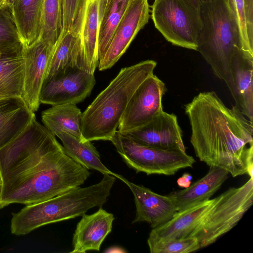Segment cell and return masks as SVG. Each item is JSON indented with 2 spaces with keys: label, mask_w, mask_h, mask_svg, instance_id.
<instances>
[{
  "label": "cell",
  "mask_w": 253,
  "mask_h": 253,
  "mask_svg": "<svg viewBox=\"0 0 253 253\" xmlns=\"http://www.w3.org/2000/svg\"><path fill=\"white\" fill-rule=\"evenodd\" d=\"M111 141L125 163L137 173L171 175L181 169L192 168L195 162L186 152L140 145L118 130Z\"/></svg>",
  "instance_id": "8"
},
{
  "label": "cell",
  "mask_w": 253,
  "mask_h": 253,
  "mask_svg": "<svg viewBox=\"0 0 253 253\" xmlns=\"http://www.w3.org/2000/svg\"><path fill=\"white\" fill-rule=\"evenodd\" d=\"M1 182L0 181V190H1Z\"/></svg>",
  "instance_id": "36"
},
{
  "label": "cell",
  "mask_w": 253,
  "mask_h": 253,
  "mask_svg": "<svg viewBox=\"0 0 253 253\" xmlns=\"http://www.w3.org/2000/svg\"><path fill=\"white\" fill-rule=\"evenodd\" d=\"M120 133L144 146L186 152L182 130L176 116L172 113L163 111L146 124Z\"/></svg>",
  "instance_id": "12"
},
{
  "label": "cell",
  "mask_w": 253,
  "mask_h": 253,
  "mask_svg": "<svg viewBox=\"0 0 253 253\" xmlns=\"http://www.w3.org/2000/svg\"></svg>",
  "instance_id": "38"
},
{
  "label": "cell",
  "mask_w": 253,
  "mask_h": 253,
  "mask_svg": "<svg viewBox=\"0 0 253 253\" xmlns=\"http://www.w3.org/2000/svg\"><path fill=\"white\" fill-rule=\"evenodd\" d=\"M192 177L190 173H184L177 180L178 185L182 188H186L191 185Z\"/></svg>",
  "instance_id": "33"
},
{
  "label": "cell",
  "mask_w": 253,
  "mask_h": 253,
  "mask_svg": "<svg viewBox=\"0 0 253 253\" xmlns=\"http://www.w3.org/2000/svg\"><path fill=\"white\" fill-rule=\"evenodd\" d=\"M43 0H9L8 8L17 27L22 46L41 38Z\"/></svg>",
  "instance_id": "20"
},
{
  "label": "cell",
  "mask_w": 253,
  "mask_h": 253,
  "mask_svg": "<svg viewBox=\"0 0 253 253\" xmlns=\"http://www.w3.org/2000/svg\"><path fill=\"white\" fill-rule=\"evenodd\" d=\"M54 47L42 38L28 46H22L24 61L23 98L33 112L41 104L40 96L48 62Z\"/></svg>",
  "instance_id": "13"
},
{
  "label": "cell",
  "mask_w": 253,
  "mask_h": 253,
  "mask_svg": "<svg viewBox=\"0 0 253 253\" xmlns=\"http://www.w3.org/2000/svg\"><path fill=\"white\" fill-rule=\"evenodd\" d=\"M214 198L176 213L165 224L153 228L147 242H163L189 237L211 207Z\"/></svg>",
  "instance_id": "18"
},
{
  "label": "cell",
  "mask_w": 253,
  "mask_h": 253,
  "mask_svg": "<svg viewBox=\"0 0 253 253\" xmlns=\"http://www.w3.org/2000/svg\"><path fill=\"white\" fill-rule=\"evenodd\" d=\"M118 178L126 183L132 192L136 207V214L132 223L146 222L152 228L169 221L178 211L171 198L151 191L142 186L128 181L117 174Z\"/></svg>",
  "instance_id": "15"
},
{
  "label": "cell",
  "mask_w": 253,
  "mask_h": 253,
  "mask_svg": "<svg viewBox=\"0 0 253 253\" xmlns=\"http://www.w3.org/2000/svg\"><path fill=\"white\" fill-rule=\"evenodd\" d=\"M253 203V177L239 187H231L214 198L212 204L190 237L200 248L208 246L233 228Z\"/></svg>",
  "instance_id": "6"
},
{
  "label": "cell",
  "mask_w": 253,
  "mask_h": 253,
  "mask_svg": "<svg viewBox=\"0 0 253 253\" xmlns=\"http://www.w3.org/2000/svg\"><path fill=\"white\" fill-rule=\"evenodd\" d=\"M156 61L147 60L121 69L82 113L84 140H109L117 130L127 105L140 84L154 74Z\"/></svg>",
  "instance_id": "3"
},
{
  "label": "cell",
  "mask_w": 253,
  "mask_h": 253,
  "mask_svg": "<svg viewBox=\"0 0 253 253\" xmlns=\"http://www.w3.org/2000/svg\"><path fill=\"white\" fill-rule=\"evenodd\" d=\"M249 33L253 37V0H244Z\"/></svg>",
  "instance_id": "32"
},
{
  "label": "cell",
  "mask_w": 253,
  "mask_h": 253,
  "mask_svg": "<svg viewBox=\"0 0 253 253\" xmlns=\"http://www.w3.org/2000/svg\"><path fill=\"white\" fill-rule=\"evenodd\" d=\"M190 5L197 9L200 10L201 5L212 0H185Z\"/></svg>",
  "instance_id": "34"
},
{
  "label": "cell",
  "mask_w": 253,
  "mask_h": 253,
  "mask_svg": "<svg viewBox=\"0 0 253 253\" xmlns=\"http://www.w3.org/2000/svg\"><path fill=\"white\" fill-rule=\"evenodd\" d=\"M202 28L197 50L214 75L224 80L231 56L242 50L239 34L231 17L226 0H212L200 8Z\"/></svg>",
  "instance_id": "5"
},
{
  "label": "cell",
  "mask_w": 253,
  "mask_h": 253,
  "mask_svg": "<svg viewBox=\"0 0 253 253\" xmlns=\"http://www.w3.org/2000/svg\"><path fill=\"white\" fill-rule=\"evenodd\" d=\"M98 183L86 187H78L46 201L26 205L12 213L11 233L25 235L45 225L82 216L95 207H102L107 201L116 180L105 174Z\"/></svg>",
  "instance_id": "4"
},
{
  "label": "cell",
  "mask_w": 253,
  "mask_h": 253,
  "mask_svg": "<svg viewBox=\"0 0 253 253\" xmlns=\"http://www.w3.org/2000/svg\"><path fill=\"white\" fill-rule=\"evenodd\" d=\"M88 169L68 157L55 136L35 118L0 149V209L40 203L82 185Z\"/></svg>",
  "instance_id": "1"
},
{
  "label": "cell",
  "mask_w": 253,
  "mask_h": 253,
  "mask_svg": "<svg viewBox=\"0 0 253 253\" xmlns=\"http://www.w3.org/2000/svg\"><path fill=\"white\" fill-rule=\"evenodd\" d=\"M165 83L154 74L137 87L121 118L118 131L125 133L150 122L163 111Z\"/></svg>",
  "instance_id": "9"
},
{
  "label": "cell",
  "mask_w": 253,
  "mask_h": 253,
  "mask_svg": "<svg viewBox=\"0 0 253 253\" xmlns=\"http://www.w3.org/2000/svg\"><path fill=\"white\" fill-rule=\"evenodd\" d=\"M62 141L65 153L76 163L86 169L97 170L103 174L114 176L117 173L110 171L102 163L99 152L89 141H82L66 132L57 133Z\"/></svg>",
  "instance_id": "24"
},
{
  "label": "cell",
  "mask_w": 253,
  "mask_h": 253,
  "mask_svg": "<svg viewBox=\"0 0 253 253\" xmlns=\"http://www.w3.org/2000/svg\"><path fill=\"white\" fill-rule=\"evenodd\" d=\"M150 11L148 0H131L107 52L99 62V71L111 68L119 60L138 32L148 23Z\"/></svg>",
  "instance_id": "10"
},
{
  "label": "cell",
  "mask_w": 253,
  "mask_h": 253,
  "mask_svg": "<svg viewBox=\"0 0 253 253\" xmlns=\"http://www.w3.org/2000/svg\"><path fill=\"white\" fill-rule=\"evenodd\" d=\"M82 113L76 104L53 105L42 112V121L55 136L63 131L84 141L81 130Z\"/></svg>",
  "instance_id": "23"
},
{
  "label": "cell",
  "mask_w": 253,
  "mask_h": 253,
  "mask_svg": "<svg viewBox=\"0 0 253 253\" xmlns=\"http://www.w3.org/2000/svg\"><path fill=\"white\" fill-rule=\"evenodd\" d=\"M9 0H0V9L7 7L8 6Z\"/></svg>",
  "instance_id": "35"
},
{
  "label": "cell",
  "mask_w": 253,
  "mask_h": 253,
  "mask_svg": "<svg viewBox=\"0 0 253 253\" xmlns=\"http://www.w3.org/2000/svg\"><path fill=\"white\" fill-rule=\"evenodd\" d=\"M75 230L72 253L100 251L101 245L111 232L115 219L114 215L101 207L91 214L82 215Z\"/></svg>",
  "instance_id": "17"
},
{
  "label": "cell",
  "mask_w": 253,
  "mask_h": 253,
  "mask_svg": "<svg viewBox=\"0 0 253 253\" xmlns=\"http://www.w3.org/2000/svg\"><path fill=\"white\" fill-rule=\"evenodd\" d=\"M147 244L151 253H189L200 249L198 241L194 237Z\"/></svg>",
  "instance_id": "31"
},
{
  "label": "cell",
  "mask_w": 253,
  "mask_h": 253,
  "mask_svg": "<svg viewBox=\"0 0 253 253\" xmlns=\"http://www.w3.org/2000/svg\"><path fill=\"white\" fill-rule=\"evenodd\" d=\"M35 118L22 97H0V149L29 127Z\"/></svg>",
  "instance_id": "19"
},
{
  "label": "cell",
  "mask_w": 253,
  "mask_h": 253,
  "mask_svg": "<svg viewBox=\"0 0 253 253\" xmlns=\"http://www.w3.org/2000/svg\"><path fill=\"white\" fill-rule=\"evenodd\" d=\"M74 69L88 71L80 34L63 30L49 59L44 82Z\"/></svg>",
  "instance_id": "16"
},
{
  "label": "cell",
  "mask_w": 253,
  "mask_h": 253,
  "mask_svg": "<svg viewBox=\"0 0 253 253\" xmlns=\"http://www.w3.org/2000/svg\"><path fill=\"white\" fill-rule=\"evenodd\" d=\"M23 82L24 61L21 51L1 54L0 57V97H22Z\"/></svg>",
  "instance_id": "25"
},
{
  "label": "cell",
  "mask_w": 253,
  "mask_h": 253,
  "mask_svg": "<svg viewBox=\"0 0 253 253\" xmlns=\"http://www.w3.org/2000/svg\"><path fill=\"white\" fill-rule=\"evenodd\" d=\"M22 45L17 27L8 7L0 9V52L12 54L21 51Z\"/></svg>",
  "instance_id": "28"
},
{
  "label": "cell",
  "mask_w": 253,
  "mask_h": 253,
  "mask_svg": "<svg viewBox=\"0 0 253 253\" xmlns=\"http://www.w3.org/2000/svg\"><path fill=\"white\" fill-rule=\"evenodd\" d=\"M253 56L237 49L230 59L224 79L235 106L253 124Z\"/></svg>",
  "instance_id": "14"
},
{
  "label": "cell",
  "mask_w": 253,
  "mask_h": 253,
  "mask_svg": "<svg viewBox=\"0 0 253 253\" xmlns=\"http://www.w3.org/2000/svg\"><path fill=\"white\" fill-rule=\"evenodd\" d=\"M232 20L238 31L242 50L253 56V37L249 33L244 0H226Z\"/></svg>",
  "instance_id": "29"
},
{
  "label": "cell",
  "mask_w": 253,
  "mask_h": 253,
  "mask_svg": "<svg viewBox=\"0 0 253 253\" xmlns=\"http://www.w3.org/2000/svg\"><path fill=\"white\" fill-rule=\"evenodd\" d=\"M95 84L94 74L73 69L43 83L40 96L41 104H77L90 95Z\"/></svg>",
  "instance_id": "11"
},
{
  "label": "cell",
  "mask_w": 253,
  "mask_h": 253,
  "mask_svg": "<svg viewBox=\"0 0 253 253\" xmlns=\"http://www.w3.org/2000/svg\"><path fill=\"white\" fill-rule=\"evenodd\" d=\"M131 0H107L100 18L98 37L99 62L103 58L115 31Z\"/></svg>",
  "instance_id": "26"
},
{
  "label": "cell",
  "mask_w": 253,
  "mask_h": 253,
  "mask_svg": "<svg viewBox=\"0 0 253 253\" xmlns=\"http://www.w3.org/2000/svg\"><path fill=\"white\" fill-rule=\"evenodd\" d=\"M63 28L75 34L80 33L84 11V0H62Z\"/></svg>",
  "instance_id": "30"
},
{
  "label": "cell",
  "mask_w": 253,
  "mask_h": 253,
  "mask_svg": "<svg viewBox=\"0 0 253 253\" xmlns=\"http://www.w3.org/2000/svg\"><path fill=\"white\" fill-rule=\"evenodd\" d=\"M63 30L62 0H43L41 38L54 47Z\"/></svg>",
  "instance_id": "27"
},
{
  "label": "cell",
  "mask_w": 253,
  "mask_h": 253,
  "mask_svg": "<svg viewBox=\"0 0 253 253\" xmlns=\"http://www.w3.org/2000/svg\"><path fill=\"white\" fill-rule=\"evenodd\" d=\"M106 3L105 0H84V11L80 36L87 65L89 72L93 74L99 64V26Z\"/></svg>",
  "instance_id": "22"
},
{
  "label": "cell",
  "mask_w": 253,
  "mask_h": 253,
  "mask_svg": "<svg viewBox=\"0 0 253 253\" xmlns=\"http://www.w3.org/2000/svg\"><path fill=\"white\" fill-rule=\"evenodd\" d=\"M151 17L156 28L167 41L197 50L202 28L200 10L185 0H154Z\"/></svg>",
  "instance_id": "7"
},
{
  "label": "cell",
  "mask_w": 253,
  "mask_h": 253,
  "mask_svg": "<svg viewBox=\"0 0 253 253\" xmlns=\"http://www.w3.org/2000/svg\"><path fill=\"white\" fill-rule=\"evenodd\" d=\"M229 173L225 170L210 167L207 173L202 178L183 190L168 195L173 201L178 211L206 201L219 190L227 179Z\"/></svg>",
  "instance_id": "21"
},
{
  "label": "cell",
  "mask_w": 253,
  "mask_h": 253,
  "mask_svg": "<svg viewBox=\"0 0 253 253\" xmlns=\"http://www.w3.org/2000/svg\"><path fill=\"white\" fill-rule=\"evenodd\" d=\"M1 55V52H0V57Z\"/></svg>",
  "instance_id": "37"
},
{
  "label": "cell",
  "mask_w": 253,
  "mask_h": 253,
  "mask_svg": "<svg viewBox=\"0 0 253 253\" xmlns=\"http://www.w3.org/2000/svg\"><path fill=\"white\" fill-rule=\"evenodd\" d=\"M185 112L200 161L234 177H253V124L235 105L228 108L215 92H203L185 105Z\"/></svg>",
  "instance_id": "2"
}]
</instances>
